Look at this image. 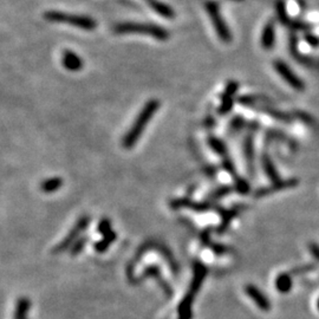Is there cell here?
Returning a JSON list of instances; mask_svg holds the SVG:
<instances>
[{
	"label": "cell",
	"instance_id": "4fadbf2b",
	"mask_svg": "<svg viewBox=\"0 0 319 319\" xmlns=\"http://www.w3.org/2000/svg\"><path fill=\"white\" fill-rule=\"evenodd\" d=\"M170 207L176 210V208H191V210L199 211V212H205L211 210L212 206L208 205V203H197L194 201H191L188 199H177L174 200V201L170 202Z\"/></svg>",
	"mask_w": 319,
	"mask_h": 319
},
{
	"label": "cell",
	"instance_id": "30bf717a",
	"mask_svg": "<svg viewBox=\"0 0 319 319\" xmlns=\"http://www.w3.org/2000/svg\"><path fill=\"white\" fill-rule=\"evenodd\" d=\"M62 64L66 70L71 72H77L83 69V59L77 53L72 52L71 50H64L62 55Z\"/></svg>",
	"mask_w": 319,
	"mask_h": 319
},
{
	"label": "cell",
	"instance_id": "44dd1931",
	"mask_svg": "<svg viewBox=\"0 0 319 319\" xmlns=\"http://www.w3.org/2000/svg\"><path fill=\"white\" fill-rule=\"evenodd\" d=\"M276 11H278L279 19H280V21L284 25H292V22H291L289 16L286 13V8H285V4L283 1L276 2Z\"/></svg>",
	"mask_w": 319,
	"mask_h": 319
},
{
	"label": "cell",
	"instance_id": "9a60e30c",
	"mask_svg": "<svg viewBox=\"0 0 319 319\" xmlns=\"http://www.w3.org/2000/svg\"><path fill=\"white\" fill-rule=\"evenodd\" d=\"M63 187V179L62 177H51V179H46L42 182L41 189L42 191L46 194L55 193Z\"/></svg>",
	"mask_w": 319,
	"mask_h": 319
},
{
	"label": "cell",
	"instance_id": "ffe728a7",
	"mask_svg": "<svg viewBox=\"0 0 319 319\" xmlns=\"http://www.w3.org/2000/svg\"><path fill=\"white\" fill-rule=\"evenodd\" d=\"M115 239H116V234H115L114 231H112V232L110 233L109 235H106L103 239L101 240L100 242H97V244L95 245L96 251H97V252H100V253L104 252V251H106V248H108L110 245L114 242Z\"/></svg>",
	"mask_w": 319,
	"mask_h": 319
},
{
	"label": "cell",
	"instance_id": "7c38bea8",
	"mask_svg": "<svg viewBox=\"0 0 319 319\" xmlns=\"http://www.w3.org/2000/svg\"><path fill=\"white\" fill-rule=\"evenodd\" d=\"M145 2L151 8L154 12H156L157 15L163 17L166 19H173L175 17L174 10L170 6H168L165 2L160 1V0H145Z\"/></svg>",
	"mask_w": 319,
	"mask_h": 319
},
{
	"label": "cell",
	"instance_id": "cb8c5ba5",
	"mask_svg": "<svg viewBox=\"0 0 319 319\" xmlns=\"http://www.w3.org/2000/svg\"><path fill=\"white\" fill-rule=\"evenodd\" d=\"M231 191L230 187H221L219 188L218 191H215L214 193H212V195L210 196L211 199H220V197L225 196L226 194H228Z\"/></svg>",
	"mask_w": 319,
	"mask_h": 319
},
{
	"label": "cell",
	"instance_id": "ba28073f",
	"mask_svg": "<svg viewBox=\"0 0 319 319\" xmlns=\"http://www.w3.org/2000/svg\"><path fill=\"white\" fill-rule=\"evenodd\" d=\"M239 89V83L235 81H231L228 82V84L226 85L225 92L222 95V100H221V104L219 106V114L220 115H226L232 110L233 106V97L235 96L236 91Z\"/></svg>",
	"mask_w": 319,
	"mask_h": 319
},
{
	"label": "cell",
	"instance_id": "5b68a950",
	"mask_svg": "<svg viewBox=\"0 0 319 319\" xmlns=\"http://www.w3.org/2000/svg\"><path fill=\"white\" fill-rule=\"evenodd\" d=\"M205 8L211 17V21L213 22V26L214 29H215L216 35L219 36V38L221 39L222 42H225V43H231V41H232V33H231L227 24H226L224 18H222L219 4L210 0V1L205 2Z\"/></svg>",
	"mask_w": 319,
	"mask_h": 319
},
{
	"label": "cell",
	"instance_id": "8fae6325",
	"mask_svg": "<svg viewBox=\"0 0 319 319\" xmlns=\"http://www.w3.org/2000/svg\"><path fill=\"white\" fill-rule=\"evenodd\" d=\"M298 183H299V181L297 179H290V180H285V181H281L280 180V181L273 183V185L270 186V187L259 189V191H256L255 196L262 197V196L271 195V194L276 193V191H284V189L297 187Z\"/></svg>",
	"mask_w": 319,
	"mask_h": 319
},
{
	"label": "cell",
	"instance_id": "7a4b0ae2",
	"mask_svg": "<svg viewBox=\"0 0 319 319\" xmlns=\"http://www.w3.org/2000/svg\"><path fill=\"white\" fill-rule=\"evenodd\" d=\"M112 31L116 35H143L152 37L157 41H167L169 38L168 30L150 22H118L112 27Z\"/></svg>",
	"mask_w": 319,
	"mask_h": 319
},
{
	"label": "cell",
	"instance_id": "6da1fadb",
	"mask_svg": "<svg viewBox=\"0 0 319 319\" xmlns=\"http://www.w3.org/2000/svg\"><path fill=\"white\" fill-rule=\"evenodd\" d=\"M160 106V102L157 100H149L145 104L142 110L140 111V114L137 115L136 120L132 123L128 132L124 135L122 140V146L126 149H131L132 147L137 143V141L140 140L141 135L145 131L146 127L148 126V123L150 122V120L154 117V115L156 114L157 109Z\"/></svg>",
	"mask_w": 319,
	"mask_h": 319
},
{
	"label": "cell",
	"instance_id": "ac0fdd59",
	"mask_svg": "<svg viewBox=\"0 0 319 319\" xmlns=\"http://www.w3.org/2000/svg\"><path fill=\"white\" fill-rule=\"evenodd\" d=\"M244 152H245V159H246L250 170L252 171L253 168V159H254V148H253V137L251 135H248L244 142Z\"/></svg>",
	"mask_w": 319,
	"mask_h": 319
},
{
	"label": "cell",
	"instance_id": "5bb4252c",
	"mask_svg": "<svg viewBox=\"0 0 319 319\" xmlns=\"http://www.w3.org/2000/svg\"><path fill=\"white\" fill-rule=\"evenodd\" d=\"M276 41V27L275 24L272 21H269L266 24V26L264 27L261 33V46L264 49L270 50L272 49L275 45Z\"/></svg>",
	"mask_w": 319,
	"mask_h": 319
},
{
	"label": "cell",
	"instance_id": "9c48e42d",
	"mask_svg": "<svg viewBox=\"0 0 319 319\" xmlns=\"http://www.w3.org/2000/svg\"><path fill=\"white\" fill-rule=\"evenodd\" d=\"M245 292L247 293L248 297L252 299L259 309L262 310V311H270L271 310L270 300L266 298V296L258 289V287L254 286V285H247V286L245 287Z\"/></svg>",
	"mask_w": 319,
	"mask_h": 319
},
{
	"label": "cell",
	"instance_id": "d4e9b609",
	"mask_svg": "<svg viewBox=\"0 0 319 319\" xmlns=\"http://www.w3.org/2000/svg\"><path fill=\"white\" fill-rule=\"evenodd\" d=\"M309 251L319 261V245L316 244V242H311V244H309Z\"/></svg>",
	"mask_w": 319,
	"mask_h": 319
},
{
	"label": "cell",
	"instance_id": "d6986e66",
	"mask_svg": "<svg viewBox=\"0 0 319 319\" xmlns=\"http://www.w3.org/2000/svg\"><path fill=\"white\" fill-rule=\"evenodd\" d=\"M208 142H210L211 148L213 149V150L215 151L216 154L220 155V156H221V157H224V156H226V155H228L227 148H226L225 143L222 142V141L220 140V138L212 136L210 138V140H208Z\"/></svg>",
	"mask_w": 319,
	"mask_h": 319
},
{
	"label": "cell",
	"instance_id": "277c9868",
	"mask_svg": "<svg viewBox=\"0 0 319 319\" xmlns=\"http://www.w3.org/2000/svg\"><path fill=\"white\" fill-rule=\"evenodd\" d=\"M206 275H207V269L200 262H196L194 265V276L193 280H191V289H189V292L186 295L185 299L180 305V316H181L180 318L181 319H188V315L191 316V303H193L194 296L200 290V286L203 283Z\"/></svg>",
	"mask_w": 319,
	"mask_h": 319
},
{
	"label": "cell",
	"instance_id": "603a6c76",
	"mask_svg": "<svg viewBox=\"0 0 319 319\" xmlns=\"http://www.w3.org/2000/svg\"><path fill=\"white\" fill-rule=\"evenodd\" d=\"M87 239H89L87 236H85V238H81V239H78L77 241H76L75 244L72 245L71 255H77V254H80L82 252V250H83L84 246L86 245V240Z\"/></svg>",
	"mask_w": 319,
	"mask_h": 319
},
{
	"label": "cell",
	"instance_id": "3957f363",
	"mask_svg": "<svg viewBox=\"0 0 319 319\" xmlns=\"http://www.w3.org/2000/svg\"><path fill=\"white\" fill-rule=\"evenodd\" d=\"M44 18L49 21L63 22V24L71 25V26L85 31H92L97 27V21L90 17L76 16L71 13L61 12V11H47L44 13Z\"/></svg>",
	"mask_w": 319,
	"mask_h": 319
},
{
	"label": "cell",
	"instance_id": "484cf974",
	"mask_svg": "<svg viewBox=\"0 0 319 319\" xmlns=\"http://www.w3.org/2000/svg\"><path fill=\"white\" fill-rule=\"evenodd\" d=\"M317 306H318V310H319V299H318V303H317Z\"/></svg>",
	"mask_w": 319,
	"mask_h": 319
},
{
	"label": "cell",
	"instance_id": "2e32d148",
	"mask_svg": "<svg viewBox=\"0 0 319 319\" xmlns=\"http://www.w3.org/2000/svg\"><path fill=\"white\" fill-rule=\"evenodd\" d=\"M292 276L289 273H280L276 279V287L280 293H287L292 289Z\"/></svg>",
	"mask_w": 319,
	"mask_h": 319
},
{
	"label": "cell",
	"instance_id": "52a82bcc",
	"mask_svg": "<svg viewBox=\"0 0 319 319\" xmlns=\"http://www.w3.org/2000/svg\"><path fill=\"white\" fill-rule=\"evenodd\" d=\"M273 66H275L276 73H278L291 87L296 89L297 91H303L305 89L304 82L301 81L300 78L290 69V66L287 65L286 63H284L283 61H279V59L278 61H275L273 62Z\"/></svg>",
	"mask_w": 319,
	"mask_h": 319
},
{
	"label": "cell",
	"instance_id": "7402d4cb",
	"mask_svg": "<svg viewBox=\"0 0 319 319\" xmlns=\"http://www.w3.org/2000/svg\"><path fill=\"white\" fill-rule=\"evenodd\" d=\"M98 232H100L102 235H109L111 231V224L108 219H102L100 225H98Z\"/></svg>",
	"mask_w": 319,
	"mask_h": 319
},
{
	"label": "cell",
	"instance_id": "e0dca14e",
	"mask_svg": "<svg viewBox=\"0 0 319 319\" xmlns=\"http://www.w3.org/2000/svg\"><path fill=\"white\" fill-rule=\"evenodd\" d=\"M262 167H264L265 173L269 176L271 181H273V183L280 181V176H279L278 171H276V167L273 166L272 160L270 159V156L267 154H265L264 157H262Z\"/></svg>",
	"mask_w": 319,
	"mask_h": 319
},
{
	"label": "cell",
	"instance_id": "8992f818",
	"mask_svg": "<svg viewBox=\"0 0 319 319\" xmlns=\"http://www.w3.org/2000/svg\"><path fill=\"white\" fill-rule=\"evenodd\" d=\"M90 224V216L84 215L76 222V225L73 226L72 230L70 231V233L67 234L65 238L63 239V241L58 245L57 247L53 250V253H62L66 250L67 247L72 246L76 241H77L78 238H80L81 233L83 232L84 230H86V227Z\"/></svg>",
	"mask_w": 319,
	"mask_h": 319
}]
</instances>
